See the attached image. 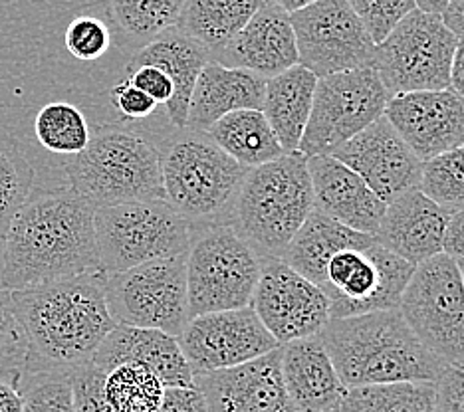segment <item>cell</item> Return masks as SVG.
Listing matches in <instances>:
<instances>
[{
  "label": "cell",
  "mask_w": 464,
  "mask_h": 412,
  "mask_svg": "<svg viewBox=\"0 0 464 412\" xmlns=\"http://www.w3.org/2000/svg\"><path fill=\"white\" fill-rule=\"evenodd\" d=\"M280 347L255 361L195 377L207 412H296L286 395Z\"/></svg>",
  "instance_id": "d6986e66"
},
{
  "label": "cell",
  "mask_w": 464,
  "mask_h": 412,
  "mask_svg": "<svg viewBox=\"0 0 464 412\" xmlns=\"http://www.w3.org/2000/svg\"><path fill=\"white\" fill-rule=\"evenodd\" d=\"M34 168L14 139L0 135V240L33 195Z\"/></svg>",
  "instance_id": "836d02e7"
},
{
  "label": "cell",
  "mask_w": 464,
  "mask_h": 412,
  "mask_svg": "<svg viewBox=\"0 0 464 412\" xmlns=\"http://www.w3.org/2000/svg\"><path fill=\"white\" fill-rule=\"evenodd\" d=\"M282 380L296 412H328L342 407L345 385L318 337L280 345Z\"/></svg>",
  "instance_id": "cb8c5ba5"
},
{
  "label": "cell",
  "mask_w": 464,
  "mask_h": 412,
  "mask_svg": "<svg viewBox=\"0 0 464 412\" xmlns=\"http://www.w3.org/2000/svg\"><path fill=\"white\" fill-rule=\"evenodd\" d=\"M389 98L392 93L372 66L320 78L298 153L305 158L330 155L383 118Z\"/></svg>",
  "instance_id": "4fadbf2b"
},
{
  "label": "cell",
  "mask_w": 464,
  "mask_h": 412,
  "mask_svg": "<svg viewBox=\"0 0 464 412\" xmlns=\"http://www.w3.org/2000/svg\"><path fill=\"white\" fill-rule=\"evenodd\" d=\"M64 46L80 62H96L111 46V30L98 16H76L66 26Z\"/></svg>",
  "instance_id": "8d00e7d4"
},
{
  "label": "cell",
  "mask_w": 464,
  "mask_h": 412,
  "mask_svg": "<svg viewBox=\"0 0 464 412\" xmlns=\"http://www.w3.org/2000/svg\"><path fill=\"white\" fill-rule=\"evenodd\" d=\"M24 357L26 341L13 308V295L0 288V373H23Z\"/></svg>",
  "instance_id": "f35d334b"
},
{
  "label": "cell",
  "mask_w": 464,
  "mask_h": 412,
  "mask_svg": "<svg viewBox=\"0 0 464 412\" xmlns=\"http://www.w3.org/2000/svg\"><path fill=\"white\" fill-rule=\"evenodd\" d=\"M265 93L266 80L258 73L227 68L210 60L195 83L185 127L207 133L210 125L232 111H262Z\"/></svg>",
  "instance_id": "d4e9b609"
},
{
  "label": "cell",
  "mask_w": 464,
  "mask_h": 412,
  "mask_svg": "<svg viewBox=\"0 0 464 412\" xmlns=\"http://www.w3.org/2000/svg\"><path fill=\"white\" fill-rule=\"evenodd\" d=\"M262 258L232 226H213L191 240L187 252L188 315L248 308Z\"/></svg>",
  "instance_id": "ba28073f"
},
{
  "label": "cell",
  "mask_w": 464,
  "mask_h": 412,
  "mask_svg": "<svg viewBox=\"0 0 464 412\" xmlns=\"http://www.w3.org/2000/svg\"><path fill=\"white\" fill-rule=\"evenodd\" d=\"M23 412H76L68 375H20Z\"/></svg>",
  "instance_id": "d590c367"
},
{
  "label": "cell",
  "mask_w": 464,
  "mask_h": 412,
  "mask_svg": "<svg viewBox=\"0 0 464 412\" xmlns=\"http://www.w3.org/2000/svg\"><path fill=\"white\" fill-rule=\"evenodd\" d=\"M262 3L265 0H185L175 28L213 56L250 23Z\"/></svg>",
  "instance_id": "83f0119b"
},
{
  "label": "cell",
  "mask_w": 464,
  "mask_h": 412,
  "mask_svg": "<svg viewBox=\"0 0 464 412\" xmlns=\"http://www.w3.org/2000/svg\"><path fill=\"white\" fill-rule=\"evenodd\" d=\"M177 341L193 378L255 361L280 347L250 305L191 317Z\"/></svg>",
  "instance_id": "2e32d148"
},
{
  "label": "cell",
  "mask_w": 464,
  "mask_h": 412,
  "mask_svg": "<svg viewBox=\"0 0 464 412\" xmlns=\"http://www.w3.org/2000/svg\"><path fill=\"white\" fill-rule=\"evenodd\" d=\"M70 190L93 210L137 200H165L161 155L130 129L103 125L86 149L64 161Z\"/></svg>",
  "instance_id": "8992f818"
},
{
  "label": "cell",
  "mask_w": 464,
  "mask_h": 412,
  "mask_svg": "<svg viewBox=\"0 0 464 412\" xmlns=\"http://www.w3.org/2000/svg\"><path fill=\"white\" fill-rule=\"evenodd\" d=\"M210 60L227 68L258 73L265 80L280 76L298 63L296 36L290 14L265 0L250 23Z\"/></svg>",
  "instance_id": "ffe728a7"
},
{
  "label": "cell",
  "mask_w": 464,
  "mask_h": 412,
  "mask_svg": "<svg viewBox=\"0 0 464 412\" xmlns=\"http://www.w3.org/2000/svg\"><path fill=\"white\" fill-rule=\"evenodd\" d=\"M450 90L464 100V38H459L450 66Z\"/></svg>",
  "instance_id": "c3c4849f"
},
{
  "label": "cell",
  "mask_w": 464,
  "mask_h": 412,
  "mask_svg": "<svg viewBox=\"0 0 464 412\" xmlns=\"http://www.w3.org/2000/svg\"><path fill=\"white\" fill-rule=\"evenodd\" d=\"M103 393L113 412H157L165 385L147 367L121 363L105 373Z\"/></svg>",
  "instance_id": "4dcf8cb0"
},
{
  "label": "cell",
  "mask_w": 464,
  "mask_h": 412,
  "mask_svg": "<svg viewBox=\"0 0 464 412\" xmlns=\"http://www.w3.org/2000/svg\"><path fill=\"white\" fill-rule=\"evenodd\" d=\"M449 3L450 0H415V8L420 10V13L440 16L442 13H445Z\"/></svg>",
  "instance_id": "681fc988"
},
{
  "label": "cell",
  "mask_w": 464,
  "mask_h": 412,
  "mask_svg": "<svg viewBox=\"0 0 464 412\" xmlns=\"http://www.w3.org/2000/svg\"><path fill=\"white\" fill-rule=\"evenodd\" d=\"M449 216L419 188H413L387 205L375 240L411 266H419L442 254Z\"/></svg>",
  "instance_id": "7402d4cb"
},
{
  "label": "cell",
  "mask_w": 464,
  "mask_h": 412,
  "mask_svg": "<svg viewBox=\"0 0 464 412\" xmlns=\"http://www.w3.org/2000/svg\"><path fill=\"white\" fill-rule=\"evenodd\" d=\"M205 135L246 168L272 163L286 155L265 113L258 110L232 111L210 125Z\"/></svg>",
  "instance_id": "f1b7e54d"
},
{
  "label": "cell",
  "mask_w": 464,
  "mask_h": 412,
  "mask_svg": "<svg viewBox=\"0 0 464 412\" xmlns=\"http://www.w3.org/2000/svg\"><path fill=\"white\" fill-rule=\"evenodd\" d=\"M23 393H20V371L0 373V412H23Z\"/></svg>",
  "instance_id": "f6af8a7d"
},
{
  "label": "cell",
  "mask_w": 464,
  "mask_h": 412,
  "mask_svg": "<svg viewBox=\"0 0 464 412\" xmlns=\"http://www.w3.org/2000/svg\"><path fill=\"white\" fill-rule=\"evenodd\" d=\"M93 226L100 272L105 276L187 254L191 246V222L167 200H137L98 208Z\"/></svg>",
  "instance_id": "52a82bcc"
},
{
  "label": "cell",
  "mask_w": 464,
  "mask_h": 412,
  "mask_svg": "<svg viewBox=\"0 0 464 412\" xmlns=\"http://www.w3.org/2000/svg\"><path fill=\"white\" fill-rule=\"evenodd\" d=\"M282 260L328 295L332 320L397 310L415 266L375 236L312 210Z\"/></svg>",
  "instance_id": "6da1fadb"
},
{
  "label": "cell",
  "mask_w": 464,
  "mask_h": 412,
  "mask_svg": "<svg viewBox=\"0 0 464 412\" xmlns=\"http://www.w3.org/2000/svg\"><path fill=\"white\" fill-rule=\"evenodd\" d=\"M459 263V270H460V276H462V282H464V260H457Z\"/></svg>",
  "instance_id": "816d5d0a"
},
{
  "label": "cell",
  "mask_w": 464,
  "mask_h": 412,
  "mask_svg": "<svg viewBox=\"0 0 464 412\" xmlns=\"http://www.w3.org/2000/svg\"><path fill=\"white\" fill-rule=\"evenodd\" d=\"M93 215L70 188L30 195L3 238L0 288L23 292L100 272Z\"/></svg>",
  "instance_id": "7a4b0ae2"
},
{
  "label": "cell",
  "mask_w": 464,
  "mask_h": 412,
  "mask_svg": "<svg viewBox=\"0 0 464 412\" xmlns=\"http://www.w3.org/2000/svg\"><path fill=\"white\" fill-rule=\"evenodd\" d=\"M347 3L362 18L375 44L385 40L401 18L415 10V0H347Z\"/></svg>",
  "instance_id": "74e56055"
},
{
  "label": "cell",
  "mask_w": 464,
  "mask_h": 412,
  "mask_svg": "<svg viewBox=\"0 0 464 412\" xmlns=\"http://www.w3.org/2000/svg\"><path fill=\"white\" fill-rule=\"evenodd\" d=\"M383 115L420 163L464 145V100L450 88L392 95Z\"/></svg>",
  "instance_id": "e0dca14e"
},
{
  "label": "cell",
  "mask_w": 464,
  "mask_h": 412,
  "mask_svg": "<svg viewBox=\"0 0 464 412\" xmlns=\"http://www.w3.org/2000/svg\"><path fill=\"white\" fill-rule=\"evenodd\" d=\"M328 412H343V410H342V407H337V408H334V410H328Z\"/></svg>",
  "instance_id": "f5cc1de1"
},
{
  "label": "cell",
  "mask_w": 464,
  "mask_h": 412,
  "mask_svg": "<svg viewBox=\"0 0 464 412\" xmlns=\"http://www.w3.org/2000/svg\"><path fill=\"white\" fill-rule=\"evenodd\" d=\"M318 340L345 388L437 383L447 367L417 340L399 310L330 320Z\"/></svg>",
  "instance_id": "277c9868"
},
{
  "label": "cell",
  "mask_w": 464,
  "mask_h": 412,
  "mask_svg": "<svg viewBox=\"0 0 464 412\" xmlns=\"http://www.w3.org/2000/svg\"><path fill=\"white\" fill-rule=\"evenodd\" d=\"M16 320L26 341L20 375H72L92 361L118 325L105 302V273L10 292Z\"/></svg>",
  "instance_id": "3957f363"
},
{
  "label": "cell",
  "mask_w": 464,
  "mask_h": 412,
  "mask_svg": "<svg viewBox=\"0 0 464 412\" xmlns=\"http://www.w3.org/2000/svg\"><path fill=\"white\" fill-rule=\"evenodd\" d=\"M157 412H207V403L197 387H167Z\"/></svg>",
  "instance_id": "ee69618b"
},
{
  "label": "cell",
  "mask_w": 464,
  "mask_h": 412,
  "mask_svg": "<svg viewBox=\"0 0 464 412\" xmlns=\"http://www.w3.org/2000/svg\"><path fill=\"white\" fill-rule=\"evenodd\" d=\"M105 373L92 361L70 375L73 410L76 412H113L103 393Z\"/></svg>",
  "instance_id": "ab89813d"
},
{
  "label": "cell",
  "mask_w": 464,
  "mask_h": 412,
  "mask_svg": "<svg viewBox=\"0 0 464 412\" xmlns=\"http://www.w3.org/2000/svg\"><path fill=\"white\" fill-rule=\"evenodd\" d=\"M298 63L315 78L372 66L375 42L347 0H315L290 14Z\"/></svg>",
  "instance_id": "5bb4252c"
},
{
  "label": "cell",
  "mask_w": 464,
  "mask_h": 412,
  "mask_svg": "<svg viewBox=\"0 0 464 412\" xmlns=\"http://www.w3.org/2000/svg\"><path fill=\"white\" fill-rule=\"evenodd\" d=\"M442 252L455 260H464V208L449 216Z\"/></svg>",
  "instance_id": "bcb514c9"
},
{
  "label": "cell",
  "mask_w": 464,
  "mask_h": 412,
  "mask_svg": "<svg viewBox=\"0 0 464 412\" xmlns=\"http://www.w3.org/2000/svg\"><path fill=\"white\" fill-rule=\"evenodd\" d=\"M110 100L113 108L120 111L121 118L131 120V121L150 118L157 108V103L150 98V95L143 93L141 90H137L128 80H123L118 83V86L111 88Z\"/></svg>",
  "instance_id": "60d3db41"
},
{
  "label": "cell",
  "mask_w": 464,
  "mask_h": 412,
  "mask_svg": "<svg viewBox=\"0 0 464 412\" xmlns=\"http://www.w3.org/2000/svg\"><path fill=\"white\" fill-rule=\"evenodd\" d=\"M314 210L308 158L286 153L250 168L232 203V228L258 256L282 258Z\"/></svg>",
  "instance_id": "5b68a950"
},
{
  "label": "cell",
  "mask_w": 464,
  "mask_h": 412,
  "mask_svg": "<svg viewBox=\"0 0 464 412\" xmlns=\"http://www.w3.org/2000/svg\"><path fill=\"white\" fill-rule=\"evenodd\" d=\"M457 42L440 16L415 8L375 44L372 68L392 95L447 90Z\"/></svg>",
  "instance_id": "8fae6325"
},
{
  "label": "cell",
  "mask_w": 464,
  "mask_h": 412,
  "mask_svg": "<svg viewBox=\"0 0 464 412\" xmlns=\"http://www.w3.org/2000/svg\"><path fill=\"white\" fill-rule=\"evenodd\" d=\"M103 373L121 363L147 367L167 387H195V378L177 337L155 330L115 325L92 357Z\"/></svg>",
  "instance_id": "603a6c76"
},
{
  "label": "cell",
  "mask_w": 464,
  "mask_h": 412,
  "mask_svg": "<svg viewBox=\"0 0 464 412\" xmlns=\"http://www.w3.org/2000/svg\"><path fill=\"white\" fill-rule=\"evenodd\" d=\"M330 155L360 175L385 205L419 188L423 163L401 139L385 115Z\"/></svg>",
  "instance_id": "ac0fdd59"
},
{
  "label": "cell",
  "mask_w": 464,
  "mask_h": 412,
  "mask_svg": "<svg viewBox=\"0 0 464 412\" xmlns=\"http://www.w3.org/2000/svg\"><path fill=\"white\" fill-rule=\"evenodd\" d=\"M460 369H462V371H464V365H460Z\"/></svg>",
  "instance_id": "db71d44e"
},
{
  "label": "cell",
  "mask_w": 464,
  "mask_h": 412,
  "mask_svg": "<svg viewBox=\"0 0 464 412\" xmlns=\"http://www.w3.org/2000/svg\"><path fill=\"white\" fill-rule=\"evenodd\" d=\"M270 3L282 8L286 14H294V13H298V10L314 5L315 0H270Z\"/></svg>",
  "instance_id": "f907efd6"
},
{
  "label": "cell",
  "mask_w": 464,
  "mask_h": 412,
  "mask_svg": "<svg viewBox=\"0 0 464 412\" xmlns=\"http://www.w3.org/2000/svg\"><path fill=\"white\" fill-rule=\"evenodd\" d=\"M419 190L452 215L464 208V145L455 147L420 167Z\"/></svg>",
  "instance_id": "e575fe53"
},
{
  "label": "cell",
  "mask_w": 464,
  "mask_h": 412,
  "mask_svg": "<svg viewBox=\"0 0 464 412\" xmlns=\"http://www.w3.org/2000/svg\"><path fill=\"white\" fill-rule=\"evenodd\" d=\"M440 18L452 34L464 38V0H450Z\"/></svg>",
  "instance_id": "7dc6e473"
},
{
  "label": "cell",
  "mask_w": 464,
  "mask_h": 412,
  "mask_svg": "<svg viewBox=\"0 0 464 412\" xmlns=\"http://www.w3.org/2000/svg\"><path fill=\"white\" fill-rule=\"evenodd\" d=\"M248 171L207 135L181 137L161 157L165 200L188 222L215 218L235 203Z\"/></svg>",
  "instance_id": "30bf717a"
},
{
  "label": "cell",
  "mask_w": 464,
  "mask_h": 412,
  "mask_svg": "<svg viewBox=\"0 0 464 412\" xmlns=\"http://www.w3.org/2000/svg\"><path fill=\"white\" fill-rule=\"evenodd\" d=\"M432 412H464V371L460 367L447 365L437 378Z\"/></svg>",
  "instance_id": "b9f144b4"
},
{
  "label": "cell",
  "mask_w": 464,
  "mask_h": 412,
  "mask_svg": "<svg viewBox=\"0 0 464 412\" xmlns=\"http://www.w3.org/2000/svg\"><path fill=\"white\" fill-rule=\"evenodd\" d=\"M105 302L118 325L179 337L191 320L187 300V254L108 273Z\"/></svg>",
  "instance_id": "7c38bea8"
},
{
  "label": "cell",
  "mask_w": 464,
  "mask_h": 412,
  "mask_svg": "<svg viewBox=\"0 0 464 412\" xmlns=\"http://www.w3.org/2000/svg\"><path fill=\"white\" fill-rule=\"evenodd\" d=\"M397 310L432 355L464 365V282L455 258L442 252L415 266Z\"/></svg>",
  "instance_id": "9c48e42d"
},
{
  "label": "cell",
  "mask_w": 464,
  "mask_h": 412,
  "mask_svg": "<svg viewBox=\"0 0 464 412\" xmlns=\"http://www.w3.org/2000/svg\"><path fill=\"white\" fill-rule=\"evenodd\" d=\"M437 383H393L347 388L343 412H432Z\"/></svg>",
  "instance_id": "f546056e"
},
{
  "label": "cell",
  "mask_w": 464,
  "mask_h": 412,
  "mask_svg": "<svg viewBox=\"0 0 464 412\" xmlns=\"http://www.w3.org/2000/svg\"><path fill=\"white\" fill-rule=\"evenodd\" d=\"M314 208L340 225L375 236L387 205L363 178L332 155L308 157Z\"/></svg>",
  "instance_id": "44dd1931"
},
{
  "label": "cell",
  "mask_w": 464,
  "mask_h": 412,
  "mask_svg": "<svg viewBox=\"0 0 464 412\" xmlns=\"http://www.w3.org/2000/svg\"><path fill=\"white\" fill-rule=\"evenodd\" d=\"M185 0H110L113 24L137 42H150L175 28Z\"/></svg>",
  "instance_id": "d6a6232c"
},
{
  "label": "cell",
  "mask_w": 464,
  "mask_h": 412,
  "mask_svg": "<svg viewBox=\"0 0 464 412\" xmlns=\"http://www.w3.org/2000/svg\"><path fill=\"white\" fill-rule=\"evenodd\" d=\"M250 308L278 345L318 337L332 320L328 295L282 258L262 260Z\"/></svg>",
  "instance_id": "9a60e30c"
},
{
  "label": "cell",
  "mask_w": 464,
  "mask_h": 412,
  "mask_svg": "<svg viewBox=\"0 0 464 412\" xmlns=\"http://www.w3.org/2000/svg\"><path fill=\"white\" fill-rule=\"evenodd\" d=\"M210 62V52L197 40L185 36L177 28H169L143 44L130 60L128 70L137 66H155L173 83V100L167 103L169 120L175 127L187 125L188 103L200 72Z\"/></svg>",
  "instance_id": "484cf974"
},
{
  "label": "cell",
  "mask_w": 464,
  "mask_h": 412,
  "mask_svg": "<svg viewBox=\"0 0 464 412\" xmlns=\"http://www.w3.org/2000/svg\"><path fill=\"white\" fill-rule=\"evenodd\" d=\"M128 80L130 83L137 90H141L143 93L150 95V98L160 105V103H169L173 100V83L169 80L165 73L155 68V66H137L128 70Z\"/></svg>",
  "instance_id": "7bdbcfd3"
},
{
  "label": "cell",
  "mask_w": 464,
  "mask_h": 412,
  "mask_svg": "<svg viewBox=\"0 0 464 412\" xmlns=\"http://www.w3.org/2000/svg\"><path fill=\"white\" fill-rule=\"evenodd\" d=\"M34 133L44 149L66 157L82 153L92 137L86 115L66 101L44 105L34 120Z\"/></svg>",
  "instance_id": "1f68e13d"
},
{
  "label": "cell",
  "mask_w": 464,
  "mask_h": 412,
  "mask_svg": "<svg viewBox=\"0 0 464 412\" xmlns=\"http://www.w3.org/2000/svg\"><path fill=\"white\" fill-rule=\"evenodd\" d=\"M318 80L300 63L266 80L262 113L278 137L284 153H298L300 149Z\"/></svg>",
  "instance_id": "4316f807"
}]
</instances>
